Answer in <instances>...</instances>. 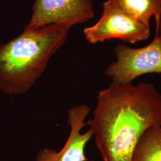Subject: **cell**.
<instances>
[{
    "label": "cell",
    "mask_w": 161,
    "mask_h": 161,
    "mask_svg": "<svg viewBox=\"0 0 161 161\" xmlns=\"http://www.w3.org/2000/svg\"><path fill=\"white\" fill-rule=\"evenodd\" d=\"M128 15L140 23L149 26L150 19L157 23L161 14V0H114Z\"/></svg>",
    "instance_id": "ba28073f"
},
{
    "label": "cell",
    "mask_w": 161,
    "mask_h": 161,
    "mask_svg": "<svg viewBox=\"0 0 161 161\" xmlns=\"http://www.w3.org/2000/svg\"><path fill=\"white\" fill-rule=\"evenodd\" d=\"M90 44L103 42L113 39L134 44L150 36V26L140 23L124 12L114 0L103 4L101 17L94 25L83 31Z\"/></svg>",
    "instance_id": "277c9868"
},
{
    "label": "cell",
    "mask_w": 161,
    "mask_h": 161,
    "mask_svg": "<svg viewBox=\"0 0 161 161\" xmlns=\"http://www.w3.org/2000/svg\"><path fill=\"white\" fill-rule=\"evenodd\" d=\"M70 28L52 24L24 28L0 44V90L10 95L28 92L44 74L52 56L64 46Z\"/></svg>",
    "instance_id": "7a4b0ae2"
},
{
    "label": "cell",
    "mask_w": 161,
    "mask_h": 161,
    "mask_svg": "<svg viewBox=\"0 0 161 161\" xmlns=\"http://www.w3.org/2000/svg\"><path fill=\"white\" fill-rule=\"evenodd\" d=\"M91 108L81 104L70 108L67 113V122L70 132L66 142L59 151L46 148L41 149L36 155L35 161H87L85 149L88 142L92 137V131L86 132L82 130L87 125L85 122Z\"/></svg>",
    "instance_id": "8992f818"
},
{
    "label": "cell",
    "mask_w": 161,
    "mask_h": 161,
    "mask_svg": "<svg viewBox=\"0 0 161 161\" xmlns=\"http://www.w3.org/2000/svg\"><path fill=\"white\" fill-rule=\"evenodd\" d=\"M86 123L102 161H131L143 132L161 126V94L149 82L112 83L98 92L92 118Z\"/></svg>",
    "instance_id": "6da1fadb"
},
{
    "label": "cell",
    "mask_w": 161,
    "mask_h": 161,
    "mask_svg": "<svg viewBox=\"0 0 161 161\" xmlns=\"http://www.w3.org/2000/svg\"><path fill=\"white\" fill-rule=\"evenodd\" d=\"M155 35L161 36V14L157 23H156Z\"/></svg>",
    "instance_id": "9c48e42d"
},
{
    "label": "cell",
    "mask_w": 161,
    "mask_h": 161,
    "mask_svg": "<svg viewBox=\"0 0 161 161\" xmlns=\"http://www.w3.org/2000/svg\"><path fill=\"white\" fill-rule=\"evenodd\" d=\"M95 16L92 0H35L26 29L52 24L71 28Z\"/></svg>",
    "instance_id": "5b68a950"
},
{
    "label": "cell",
    "mask_w": 161,
    "mask_h": 161,
    "mask_svg": "<svg viewBox=\"0 0 161 161\" xmlns=\"http://www.w3.org/2000/svg\"><path fill=\"white\" fill-rule=\"evenodd\" d=\"M116 60L108 65L105 74L117 85L131 84L136 78L147 74H161V36L155 35L146 46L135 48L119 44L114 48Z\"/></svg>",
    "instance_id": "3957f363"
},
{
    "label": "cell",
    "mask_w": 161,
    "mask_h": 161,
    "mask_svg": "<svg viewBox=\"0 0 161 161\" xmlns=\"http://www.w3.org/2000/svg\"><path fill=\"white\" fill-rule=\"evenodd\" d=\"M131 161H161V126L148 128L140 137Z\"/></svg>",
    "instance_id": "52a82bcc"
}]
</instances>
